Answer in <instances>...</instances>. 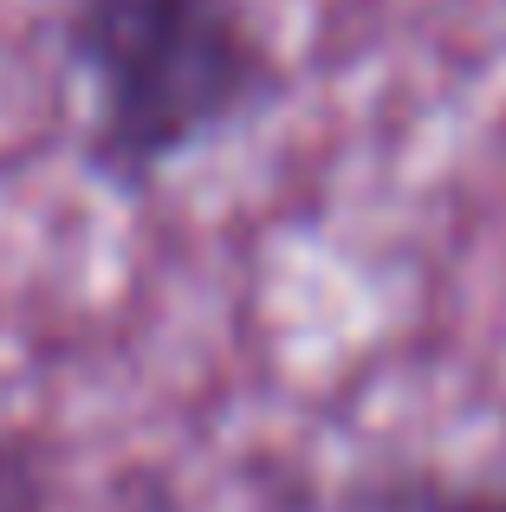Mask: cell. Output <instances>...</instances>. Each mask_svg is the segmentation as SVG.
I'll use <instances>...</instances> for the list:
<instances>
[{"label":"cell","mask_w":506,"mask_h":512,"mask_svg":"<svg viewBox=\"0 0 506 512\" xmlns=\"http://www.w3.org/2000/svg\"><path fill=\"white\" fill-rule=\"evenodd\" d=\"M59 59L91 98V175L130 195L241 130L279 91V59L247 0H72Z\"/></svg>","instance_id":"obj_1"},{"label":"cell","mask_w":506,"mask_h":512,"mask_svg":"<svg viewBox=\"0 0 506 512\" xmlns=\"http://www.w3.org/2000/svg\"><path fill=\"white\" fill-rule=\"evenodd\" d=\"M0 512H52L39 467L26 461V454L13 448L7 435H0Z\"/></svg>","instance_id":"obj_2"},{"label":"cell","mask_w":506,"mask_h":512,"mask_svg":"<svg viewBox=\"0 0 506 512\" xmlns=\"http://www.w3.org/2000/svg\"><path fill=\"white\" fill-rule=\"evenodd\" d=\"M409 512H506V493H481V487H455V493H422Z\"/></svg>","instance_id":"obj_3"}]
</instances>
